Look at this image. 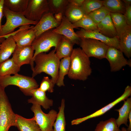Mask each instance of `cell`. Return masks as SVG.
Instances as JSON below:
<instances>
[{
  "instance_id": "cell-1",
  "label": "cell",
  "mask_w": 131,
  "mask_h": 131,
  "mask_svg": "<svg viewBox=\"0 0 131 131\" xmlns=\"http://www.w3.org/2000/svg\"><path fill=\"white\" fill-rule=\"evenodd\" d=\"M60 60L56 54L54 49L48 54L44 52L37 54L32 61L31 69L33 71L32 77L44 73L51 77L54 83L56 84L57 81Z\"/></svg>"
},
{
  "instance_id": "cell-2",
  "label": "cell",
  "mask_w": 131,
  "mask_h": 131,
  "mask_svg": "<svg viewBox=\"0 0 131 131\" xmlns=\"http://www.w3.org/2000/svg\"><path fill=\"white\" fill-rule=\"evenodd\" d=\"M70 58L68 77L74 80H86L92 72L89 57L81 48H77L73 49Z\"/></svg>"
},
{
  "instance_id": "cell-3",
  "label": "cell",
  "mask_w": 131,
  "mask_h": 131,
  "mask_svg": "<svg viewBox=\"0 0 131 131\" xmlns=\"http://www.w3.org/2000/svg\"><path fill=\"white\" fill-rule=\"evenodd\" d=\"M3 12L6 21L0 30V36L4 37L6 38L11 35L14 30L17 27L26 25H35L38 22L29 20L23 13L12 11L4 6Z\"/></svg>"
},
{
  "instance_id": "cell-4",
  "label": "cell",
  "mask_w": 131,
  "mask_h": 131,
  "mask_svg": "<svg viewBox=\"0 0 131 131\" xmlns=\"http://www.w3.org/2000/svg\"><path fill=\"white\" fill-rule=\"evenodd\" d=\"M62 36L53 32L50 30L36 37L31 45L35 52L30 64L31 67L33 60L37 54L47 52L52 47H54L56 50Z\"/></svg>"
},
{
  "instance_id": "cell-5",
  "label": "cell",
  "mask_w": 131,
  "mask_h": 131,
  "mask_svg": "<svg viewBox=\"0 0 131 131\" xmlns=\"http://www.w3.org/2000/svg\"><path fill=\"white\" fill-rule=\"evenodd\" d=\"M0 85V131H8L10 127H16V115L13 111L5 92Z\"/></svg>"
},
{
  "instance_id": "cell-6",
  "label": "cell",
  "mask_w": 131,
  "mask_h": 131,
  "mask_svg": "<svg viewBox=\"0 0 131 131\" xmlns=\"http://www.w3.org/2000/svg\"><path fill=\"white\" fill-rule=\"evenodd\" d=\"M18 87L25 95L30 96V91L38 88L39 85L34 78L17 74L12 76L7 75L0 77V85L5 88L8 85Z\"/></svg>"
},
{
  "instance_id": "cell-7",
  "label": "cell",
  "mask_w": 131,
  "mask_h": 131,
  "mask_svg": "<svg viewBox=\"0 0 131 131\" xmlns=\"http://www.w3.org/2000/svg\"><path fill=\"white\" fill-rule=\"evenodd\" d=\"M79 44L88 57H94L99 59L105 58L109 47L99 41L90 38H81Z\"/></svg>"
},
{
  "instance_id": "cell-8",
  "label": "cell",
  "mask_w": 131,
  "mask_h": 131,
  "mask_svg": "<svg viewBox=\"0 0 131 131\" xmlns=\"http://www.w3.org/2000/svg\"><path fill=\"white\" fill-rule=\"evenodd\" d=\"M31 110L34 113L35 120L41 131H52L53 125L56 120L57 113L53 109L48 114L42 110L41 106L33 104Z\"/></svg>"
},
{
  "instance_id": "cell-9",
  "label": "cell",
  "mask_w": 131,
  "mask_h": 131,
  "mask_svg": "<svg viewBox=\"0 0 131 131\" xmlns=\"http://www.w3.org/2000/svg\"><path fill=\"white\" fill-rule=\"evenodd\" d=\"M49 12L47 0H29L27 8L23 13L27 19L38 22L44 14Z\"/></svg>"
},
{
  "instance_id": "cell-10",
  "label": "cell",
  "mask_w": 131,
  "mask_h": 131,
  "mask_svg": "<svg viewBox=\"0 0 131 131\" xmlns=\"http://www.w3.org/2000/svg\"><path fill=\"white\" fill-rule=\"evenodd\" d=\"M109 62L112 72H115L120 70L126 65L131 66V60L125 58L123 53L119 49L113 47H108L105 56Z\"/></svg>"
},
{
  "instance_id": "cell-11",
  "label": "cell",
  "mask_w": 131,
  "mask_h": 131,
  "mask_svg": "<svg viewBox=\"0 0 131 131\" xmlns=\"http://www.w3.org/2000/svg\"><path fill=\"white\" fill-rule=\"evenodd\" d=\"M33 26L26 25L19 27L18 30L13 33L12 35L17 46L24 47L31 46L36 37Z\"/></svg>"
},
{
  "instance_id": "cell-12",
  "label": "cell",
  "mask_w": 131,
  "mask_h": 131,
  "mask_svg": "<svg viewBox=\"0 0 131 131\" xmlns=\"http://www.w3.org/2000/svg\"><path fill=\"white\" fill-rule=\"evenodd\" d=\"M80 38H90L99 41L109 47H113L119 49V38L107 37L100 33L98 30H88L81 28L75 32Z\"/></svg>"
},
{
  "instance_id": "cell-13",
  "label": "cell",
  "mask_w": 131,
  "mask_h": 131,
  "mask_svg": "<svg viewBox=\"0 0 131 131\" xmlns=\"http://www.w3.org/2000/svg\"><path fill=\"white\" fill-rule=\"evenodd\" d=\"M131 94V87L128 86L125 88L123 94L113 102L89 115L73 120L71 122V125H78L88 119L103 115L120 102L126 99Z\"/></svg>"
},
{
  "instance_id": "cell-14",
  "label": "cell",
  "mask_w": 131,
  "mask_h": 131,
  "mask_svg": "<svg viewBox=\"0 0 131 131\" xmlns=\"http://www.w3.org/2000/svg\"><path fill=\"white\" fill-rule=\"evenodd\" d=\"M74 28H76L64 16L59 25L52 31L55 33L65 36L75 44H79L81 38L74 31Z\"/></svg>"
},
{
  "instance_id": "cell-15",
  "label": "cell",
  "mask_w": 131,
  "mask_h": 131,
  "mask_svg": "<svg viewBox=\"0 0 131 131\" xmlns=\"http://www.w3.org/2000/svg\"><path fill=\"white\" fill-rule=\"evenodd\" d=\"M60 23L55 19L54 14L49 12L43 15L32 29L35 32L37 37L46 31L57 27Z\"/></svg>"
},
{
  "instance_id": "cell-16",
  "label": "cell",
  "mask_w": 131,
  "mask_h": 131,
  "mask_svg": "<svg viewBox=\"0 0 131 131\" xmlns=\"http://www.w3.org/2000/svg\"><path fill=\"white\" fill-rule=\"evenodd\" d=\"M34 51L31 45L24 47L16 45L12 57L20 67L25 64H30L33 57Z\"/></svg>"
},
{
  "instance_id": "cell-17",
  "label": "cell",
  "mask_w": 131,
  "mask_h": 131,
  "mask_svg": "<svg viewBox=\"0 0 131 131\" xmlns=\"http://www.w3.org/2000/svg\"><path fill=\"white\" fill-rule=\"evenodd\" d=\"M30 96L32 97L28 100V103L41 106L46 110L49 109L53 105V100L49 98L46 96V92L41 90L39 88L31 90Z\"/></svg>"
},
{
  "instance_id": "cell-18",
  "label": "cell",
  "mask_w": 131,
  "mask_h": 131,
  "mask_svg": "<svg viewBox=\"0 0 131 131\" xmlns=\"http://www.w3.org/2000/svg\"><path fill=\"white\" fill-rule=\"evenodd\" d=\"M16 46L12 35L8 37L2 42L0 47V64L9 59L13 53Z\"/></svg>"
},
{
  "instance_id": "cell-19",
  "label": "cell",
  "mask_w": 131,
  "mask_h": 131,
  "mask_svg": "<svg viewBox=\"0 0 131 131\" xmlns=\"http://www.w3.org/2000/svg\"><path fill=\"white\" fill-rule=\"evenodd\" d=\"M16 115V127L20 131H41L33 116L27 119L17 114Z\"/></svg>"
},
{
  "instance_id": "cell-20",
  "label": "cell",
  "mask_w": 131,
  "mask_h": 131,
  "mask_svg": "<svg viewBox=\"0 0 131 131\" xmlns=\"http://www.w3.org/2000/svg\"><path fill=\"white\" fill-rule=\"evenodd\" d=\"M97 26L99 32L106 36L110 38L118 37L112 22L110 13Z\"/></svg>"
},
{
  "instance_id": "cell-21",
  "label": "cell",
  "mask_w": 131,
  "mask_h": 131,
  "mask_svg": "<svg viewBox=\"0 0 131 131\" xmlns=\"http://www.w3.org/2000/svg\"><path fill=\"white\" fill-rule=\"evenodd\" d=\"M75 44L70 40L63 36L56 50V54L60 59L70 57Z\"/></svg>"
},
{
  "instance_id": "cell-22",
  "label": "cell",
  "mask_w": 131,
  "mask_h": 131,
  "mask_svg": "<svg viewBox=\"0 0 131 131\" xmlns=\"http://www.w3.org/2000/svg\"><path fill=\"white\" fill-rule=\"evenodd\" d=\"M119 49L128 58L131 57V27L119 37Z\"/></svg>"
},
{
  "instance_id": "cell-23",
  "label": "cell",
  "mask_w": 131,
  "mask_h": 131,
  "mask_svg": "<svg viewBox=\"0 0 131 131\" xmlns=\"http://www.w3.org/2000/svg\"><path fill=\"white\" fill-rule=\"evenodd\" d=\"M110 15L118 38L131 27L127 24L123 14L117 13H110Z\"/></svg>"
},
{
  "instance_id": "cell-24",
  "label": "cell",
  "mask_w": 131,
  "mask_h": 131,
  "mask_svg": "<svg viewBox=\"0 0 131 131\" xmlns=\"http://www.w3.org/2000/svg\"><path fill=\"white\" fill-rule=\"evenodd\" d=\"M124 100L123 106L120 109H116L119 113V116L115 120L117 125L118 127L121 125L124 124L127 127L128 116L129 113L131 111V98H127Z\"/></svg>"
},
{
  "instance_id": "cell-25",
  "label": "cell",
  "mask_w": 131,
  "mask_h": 131,
  "mask_svg": "<svg viewBox=\"0 0 131 131\" xmlns=\"http://www.w3.org/2000/svg\"><path fill=\"white\" fill-rule=\"evenodd\" d=\"M20 68L12 57L9 59L0 64V77L18 74Z\"/></svg>"
},
{
  "instance_id": "cell-26",
  "label": "cell",
  "mask_w": 131,
  "mask_h": 131,
  "mask_svg": "<svg viewBox=\"0 0 131 131\" xmlns=\"http://www.w3.org/2000/svg\"><path fill=\"white\" fill-rule=\"evenodd\" d=\"M70 64V57L63 58L60 61L58 78L56 84L59 87L64 86V79L65 75L68 74Z\"/></svg>"
},
{
  "instance_id": "cell-27",
  "label": "cell",
  "mask_w": 131,
  "mask_h": 131,
  "mask_svg": "<svg viewBox=\"0 0 131 131\" xmlns=\"http://www.w3.org/2000/svg\"><path fill=\"white\" fill-rule=\"evenodd\" d=\"M84 15L80 7L69 3L64 16L71 22L74 23L80 20Z\"/></svg>"
},
{
  "instance_id": "cell-28",
  "label": "cell",
  "mask_w": 131,
  "mask_h": 131,
  "mask_svg": "<svg viewBox=\"0 0 131 131\" xmlns=\"http://www.w3.org/2000/svg\"><path fill=\"white\" fill-rule=\"evenodd\" d=\"M29 0H4V6L12 11L23 13L26 10Z\"/></svg>"
},
{
  "instance_id": "cell-29",
  "label": "cell",
  "mask_w": 131,
  "mask_h": 131,
  "mask_svg": "<svg viewBox=\"0 0 131 131\" xmlns=\"http://www.w3.org/2000/svg\"><path fill=\"white\" fill-rule=\"evenodd\" d=\"M65 107V100L62 99L61 106L59 107V112L53 125L52 131H66V123L64 113Z\"/></svg>"
},
{
  "instance_id": "cell-30",
  "label": "cell",
  "mask_w": 131,
  "mask_h": 131,
  "mask_svg": "<svg viewBox=\"0 0 131 131\" xmlns=\"http://www.w3.org/2000/svg\"><path fill=\"white\" fill-rule=\"evenodd\" d=\"M122 2L120 0H103V4L110 13H117L124 14L125 7Z\"/></svg>"
},
{
  "instance_id": "cell-31",
  "label": "cell",
  "mask_w": 131,
  "mask_h": 131,
  "mask_svg": "<svg viewBox=\"0 0 131 131\" xmlns=\"http://www.w3.org/2000/svg\"><path fill=\"white\" fill-rule=\"evenodd\" d=\"M49 12L53 14L61 13L64 16L69 2L68 0H47Z\"/></svg>"
},
{
  "instance_id": "cell-32",
  "label": "cell",
  "mask_w": 131,
  "mask_h": 131,
  "mask_svg": "<svg viewBox=\"0 0 131 131\" xmlns=\"http://www.w3.org/2000/svg\"><path fill=\"white\" fill-rule=\"evenodd\" d=\"M115 120L114 118H111L100 122L97 124L94 131H121L117 125Z\"/></svg>"
},
{
  "instance_id": "cell-33",
  "label": "cell",
  "mask_w": 131,
  "mask_h": 131,
  "mask_svg": "<svg viewBox=\"0 0 131 131\" xmlns=\"http://www.w3.org/2000/svg\"><path fill=\"white\" fill-rule=\"evenodd\" d=\"M103 1L100 0H84L80 8L85 15L103 6Z\"/></svg>"
},
{
  "instance_id": "cell-34",
  "label": "cell",
  "mask_w": 131,
  "mask_h": 131,
  "mask_svg": "<svg viewBox=\"0 0 131 131\" xmlns=\"http://www.w3.org/2000/svg\"><path fill=\"white\" fill-rule=\"evenodd\" d=\"M73 24L76 28L80 27L88 30H98L97 25L87 15H84L80 20Z\"/></svg>"
},
{
  "instance_id": "cell-35",
  "label": "cell",
  "mask_w": 131,
  "mask_h": 131,
  "mask_svg": "<svg viewBox=\"0 0 131 131\" xmlns=\"http://www.w3.org/2000/svg\"><path fill=\"white\" fill-rule=\"evenodd\" d=\"M110 13L103 6L91 12L88 15L97 25Z\"/></svg>"
},
{
  "instance_id": "cell-36",
  "label": "cell",
  "mask_w": 131,
  "mask_h": 131,
  "mask_svg": "<svg viewBox=\"0 0 131 131\" xmlns=\"http://www.w3.org/2000/svg\"><path fill=\"white\" fill-rule=\"evenodd\" d=\"M55 85L51 79H49L48 76H44L41 82L39 88L41 90L45 92L47 91L52 93L54 91V88Z\"/></svg>"
},
{
  "instance_id": "cell-37",
  "label": "cell",
  "mask_w": 131,
  "mask_h": 131,
  "mask_svg": "<svg viewBox=\"0 0 131 131\" xmlns=\"http://www.w3.org/2000/svg\"><path fill=\"white\" fill-rule=\"evenodd\" d=\"M125 10L123 14L127 24L131 26V5L125 6Z\"/></svg>"
},
{
  "instance_id": "cell-38",
  "label": "cell",
  "mask_w": 131,
  "mask_h": 131,
  "mask_svg": "<svg viewBox=\"0 0 131 131\" xmlns=\"http://www.w3.org/2000/svg\"><path fill=\"white\" fill-rule=\"evenodd\" d=\"M69 2L78 7H80L84 0H68Z\"/></svg>"
},
{
  "instance_id": "cell-39",
  "label": "cell",
  "mask_w": 131,
  "mask_h": 131,
  "mask_svg": "<svg viewBox=\"0 0 131 131\" xmlns=\"http://www.w3.org/2000/svg\"><path fill=\"white\" fill-rule=\"evenodd\" d=\"M4 0H0V30L2 25L1 24V19L4 16L3 9L4 6Z\"/></svg>"
},
{
  "instance_id": "cell-40",
  "label": "cell",
  "mask_w": 131,
  "mask_h": 131,
  "mask_svg": "<svg viewBox=\"0 0 131 131\" xmlns=\"http://www.w3.org/2000/svg\"><path fill=\"white\" fill-rule=\"evenodd\" d=\"M64 16L61 13H57L54 15V16L55 19L60 23L61 22Z\"/></svg>"
},
{
  "instance_id": "cell-41",
  "label": "cell",
  "mask_w": 131,
  "mask_h": 131,
  "mask_svg": "<svg viewBox=\"0 0 131 131\" xmlns=\"http://www.w3.org/2000/svg\"><path fill=\"white\" fill-rule=\"evenodd\" d=\"M128 119L129 120V123L127 130L128 131H131V111L129 114Z\"/></svg>"
},
{
  "instance_id": "cell-42",
  "label": "cell",
  "mask_w": 131,
  "mask_h": 131,
  "mask_svg": "<svg viewBox=\"0 0 131 131\" xmlns=\"http://www.w3.org/2000/svg\"><path fill=\"white\" fill-rule=\"evenodd\" d=\"M122 1L124 4L125 6L131 5V0H123Z\"/></svg>"
},
{
  "instance_id": "cell-43",
  "label": "cell",
  "mask_w": 131,
  "mask_h": 131,
  "mask_svg": "<svg viewBox=\"0 0 131 131\" xmlns=\"http://www.w3.org/2000/svg\"><path fill=\"white\" fill-rule=\"evenodd\" d=\"M6 38L4 37L0 36V43H1L2 42L5 40Z\"/></svg>"
},
{
  "instance_id": "cell-44",
  "label": "cell",
  "mask_w": 131,
  "mask_h": 131,
  "mask_svg": "<svg viewBox=\"0 0 131 131\" xmlns=\"http://www.w3.org/2000/svg\"><path fill=\"white\" fill-rule=\"evenodd\" d=\"M121 131H128L124 127H123L121 128Z\"/></svg>"
},
{
  "instance_id": "cell-45",
  "label": "cell",
  "mask_w": 131,
  "mask_h": 131,
  "mask_svg": "<svg viewBox=\"0 0 131 131\" xmlns=\"http://www.w3.org/2000/svg\"><path fill=\"white\" fill-rule=\"evenodd\" d=\"M0 45H1V44L0 43Z\"/></svg>"
}]
</instances>
